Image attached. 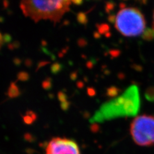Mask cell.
Listing matches in <instances>:
<instances>
[{
	"mask_svg": "<svg viewBox=\"0 0 154 154\" xmlns=\"http://www.w3.org/2000/svg\"><path fill=\"white\" fill-rule=\"evenodd\" d=\"M71 3V1H23L20 7L25 16L35 22L50 19L57 23L69 11Z\"/></svg>",
	"mask_w": 154,
	"mask_h": 154,
	"instance_id": "1",
	"label": "cell"
},
{
	"mask_svg": "<svg viewBox=\"0 0 154 154\" xmlns=\"http://www.w3.org/2000/svg\"><path fill=\"white\" fill-rule=\"evenodd\" d=\"M116 30L125 37H136L146 30L145 17L140 10L136 7H123L114 17Z\"/></svg>",
	"mask_w": 154,
	"mask_h": 154,
	"instance_id": "2",
	"label": "cell"
},
{
	"mask_svg": "<svg viewBox=\"0 0 154 154\" xmlns=\"http://www.w3.org/2000/svg\"><path fill=\"white\" fill-rule=\"evenodd\" d=\"M130 132L134 143L141 146L154 144V116L139 115L131 122Z\"/></svg>",
	"mask_w": 154,
	"mask_h": 154,
	"instance_id": "3",
	"label": "cell"
},
{
	"mask_svg": "<svg viewBox=\"0 0 154 154\" xmlns=\"http://www.w3.org/2000/svg\"><path fill=\"white\" fill-rule=\"evenodd\" d=\"M46 154H81L77 143L72 139L55 137L47 144Z\"/></svg>",
	"mask_w": 154,
	"mask_h": 154,
	"instance_id": "4",
	"label": "cell"
},
{
	"mask_svg": "<svg viewBox=\"0 0 154 154\" xmlns=\"http://www.w3.org/2000/svg\"><path fill=\"white\" fill-rule=\"evenodd\" d=\"M7 94L9 97L12 98H17L20 95V91H19L18 87L16 83L12 82L11 84L8 89Z\"/></svg>",
	"mask_w": 154,
	"mask_h": 154,
	"instance_id": "5",
	"label": "cell"
},
{
	"mask_svg": "<svg viewBox=\"0 0 154 154\" xmlns=\"http://www.w3.org/2000/svg\"><path fill=\"white\" fill-rule=\"evenodd\" d=\"M143 38L146 41H152L154 39V28L146 29L143 33Z\"/></svg>",
	"mask_w": 154,
	"mask_h": 154,
	"instance_id": "6",
	"label": "cell"
},
{
	"mask_svg": "<svg viewBox=\"0 0 154 154\" xmlns=\"http://www.w3.org/2000/svg\"><path fill=\"white\" fill-rule=\"evenodd\" d=\"M76 19L78 22L82 24V25H86L88 21V17H87L86 14H85L84 12H79L77 14Z\"/></svg>",
	"mask_w": 154,
	"mask_h": 154,
	"instance_id": "7",
	"label": "cell"
},
{
	"mask_svg": "<svg viewBox=\"0 0 154 154\" xmlns=\"http://www.w3.org/2000/svg\"><path fill=\"white\" fill-rule=\"evenodd\" d=\"M30 79V75L25 71H21L17 74V79L20 81L26 82Z\"/></svg>",
	"mask_w": 154,
	"mask_h": 154,
	"instance_id": "8",
	"label": "cell"
},
{
	"mask_svg": "<svg viewBox=\"0 0 154 154\" xmlns=\"http://www.w3.org/2000/svg\"><path fill=\"white\" fill-rule=\"evenodd\" d=\"M62 70V65L59 62H55L54 64H52L51 67V71L52 73L57 74Z\"/></svg>",
	"mask_w": 154,
	"mask_h": 154,
	"instance_id": "9",
	"label": "cell"
},
{
	"mask_svg": "<svg viewBox=\"0 0 154 154\" xmlns=\"http://www.w3.org/2000/svg\"><path fill=\"white\" fill-rule=\"evenodd\" d=\"M146 97L150 101H154V88H148L146 91Z\"/></svg>",
	"mask_w": 154,
	"mask_h": 154,
	"instance_id": "10",
	"label": "cell"
},
{
	"mask_svg": "<svg viewBox=\"0 0 154 154\" xmlns=\"http://www.w3.org/2000/svg\"><path fill=\"white\" fill-rule=\"evenodd\" d=\"M42 88L46 90H50V89H51L52 83H51V79L48 78L45 80L43 81V82L42 84Z\"/></svg>",
	"mask_w": 154,
	"mask_h": 154,
	"instance_id": "11",
	"label": "cell"
},
{
	"mask_svg": "<svg viewBox=\"0 0 154 154\" xmlns=\"http://www.w3.org/2000/svg\"><path fill=\"white\" fill-rule=\"evenodd\" d=\"M118 90L116 88H109L107 90V94L109 96H110V97H113L115 95L117 94Z\"/></svg>",
	"mask_w": 154,
	"mask_h": 154,
	"instance_id": "12",
	"label": "cell"
},
{
	"mask_svg": "<svg viewBox=\"0 0 154 154\" xmlns=\"http://www.w3.org/2000/svg\"><path fill=\"white\" fill-rule=\"evenodd\" d=\"M23 121L26 124L30 125V124L33 123V122H34V120L33 119V118L30 116H28V115L26 114V116H23Z\"/></svg>",
	"mask_w": 154,
	"mask_h": 154,
	"instance_id": "13",
	"label": "cell"
},
{
	"mask_svg": "<svg viewBox=\"0 0 154 154\" xmlns=\"http://www.w3.org/2000/svg\"><path fill=\"white\" fill-rule=\"evenodd\" d=\"M58 98H59L60 103L66 102L67 100V96L66 94L63 92H59L58 94Z\"/></svg>",
	"mask_w": 154,
	"mask_h": 154,
	"instance_id": "14",
	"label": "cell"
},
{
	"mask_svg": "<svg viewBox=\"0 0 154 154\" xmlns=\"http://www.w3.org/2000/svg\"><path fill=\"white\" fill-rule=\"evenodd\" d=\"M70 102L68 101H66V102L60 103V107L63 110H68L70 107Z\"/></svg>",
	"mask_w": 154,
	"mask_h": 154,
	"instance_id": "15",
	"label": "cell"
},
{
	"mask_svg": "<svg viewBox=\"0 0 154 154\" xmlns=\"http://www.w3.org/2000/svg\"><path fill=\"white\" fill-rule=\"evenodd\" d=\"M78 45L81 47H84L87 45V41L85 40L84 38H81L78 41Z\"/></svg>",
	"mask_w": 154,
	"mask_h": 154,
	"instance_id": "16",
	"label": "cell"
},
{
	"mask_svg": "<svg viewBox=\"0 0 154 154\" xmlns=\"http://www.w3.org/2000/svg\"><path fill=\"white\" fill-rule=\"evenodd\" d=\"M26 114L28 115V116H30L33 118V119L34 120V121H35L37 119V114L35 112H33V111H31V110H28V111H27L26 112Z\"/></svg>",
	"mask_w": 154,
	"mask_h": 154,
	"instance_id": "17",
	"label": "cell"
},
{
	"mask_svg": "<svg viewBox=\"0 0 154 154\" xmlns=\"http://www.w3.org/2000/svg\"><path fill=\"white\" fill-rule=\"evenodd\" d=\"M49 63H50V62H48V61H41V62H40L38 64V67H37V70H38V69H40L41 67H44L45 66L48 64Z\"/></svg>",
	"mask_w": 154,
	"mask_h": 154,
	"instance_id": "18",
	"label": "cell"
},
{
	"mask_svg": "<svg viewBox=\"0 0 154 154\" xmlns=\"http://www.w3.org/2000/svg\"><path fill=\"white\" fill-rule=\"evenodd\" d=\"M87 91H88V94L90 96H94V95L96 94V91H95V90H94L93 88H89L88 89V90H87Z\"/></svg>",
	"mask_w": 154,
	"mask_h": 154,
	"instance_id": "19",
	"label": "cell"
},
{
	"mask_svg": "<svg viewBox=\"0 0 154 154\" xmlns=\"http://www.w3.org/2000/svg\"><path fill=\"white\" fill-rule=\"evenodd\" d=\"M11 41V36L8 34H5L3 36V42H10Z\"/></svg>",
	"mask_w": 154,
	"mask_h": 154,
	"instance_id": "20",
	"label": "cell"
},
{
	"mask_svg": "<svg viewBox=\"0 0 154 154\" xmlns=\"http://www.w3.org/2000/svg\"><path fill=\"white\" fill-rule=\"evenodd\" d=\"M71 77V79L72 80H75L77 79V73L76 72H73V73H72L70 75Z\"/></svg>",
	"mask_w": 154,
	"mask_h": 154,
	"instance_id": "21",
	"label": "cell"
},
{
	"mask_svg": "<svg viewBox=\"0 0 154 154\" xmlns=\"http://www.w3.org/2000/svg\"><path fill=\"white\" fill-rule=\"evenodd\" d=\"M76 85H77V87H78L79 88H83L84 84V83L82 82L79 81V82H77Z\"/></svg>",
	"mask_w": 154,
	"mask_h": 154,
	"instance_id": "22",
	"label": "cell"
},
{
	"mask_svg": "<svg viewBox=\"0 0 154 154\" xmlns=\"http://www.w3.org/2000/svg\"><path fill=\"white\" fill-rule=\"evenodd\" d=\"M14 64H15L17 66H19V64H21V60L19 59H18V58H16V59H14Z\"/></svg>",
	"mask_w": 154,
	"mask_h": 154,
	"instance_id": "23",
	"label": "cell"
},
{
	"mask_svg": "<svg viewBox=\"0 0 154 154\" xmlns=\"http://www.w3.org/2000/svg\"><path fill=\"white\" fill-rule=\"evenodd\" d=\"M25 64H26L28 67L31 66V65H32V61H31V60L27 59V60L25 61Z\"/></svg>",
	"mask_w": 154,
	"mask_h": 154,
	"instance_id": "24",
	"label": "cell"
},
{
	"mask_svg": "<svg viewBox=\"0 0 154 154\" xmlns=\"http://www.w3.org/2000/svg\"><path fill=\"white\" fill-rule=\"evenodd\" d=\"M82 3L83 2L82 1H72V3L75 4L76 5H81Z\"/></svg>",
	"mask_w": 154,
	"mask_h": 154,
	"instance_id": "25",
	"label": "cell"
},
{
	"mask_svg": "<svg viewBox=\"0 0 154 154\" xmlns=\"http://www.w3.org/2000/svg\"><path fill=\"white\" fill-rule=\"evenodd\" d=\"M86 66H87V67H88V68H91V67H93V64L91 63V62H87Z\"/></svg>",
	"mask_w": 154,
	"mask_h": 154,
	"instance_id": "26",
	"label": "cell"
},
{
	"mask_svg": "<svg viewBox=\"0 0 154 154\" xmlns=\"http://www.w3.org/2000/svg\"><path fill=\"white\" fill-rule=\"evenodd\" d=\"M3 42V36L2 35V34L1 33H0V43H2Z\"/></svg>",
	"mask_w": 154,
	"mask_h": 154,
	"instance_id": "27",
	"label": "cell"
},
{
	"mask_svg": "<svg viewBox=\"0 0 154 154\" xmlns=\"http://www.w3.org/2000/svg\"><path fill=\"white\" fill-rule=\"evenodd\" d=\"M3 4H4V7H5V8H7L8 7V2H7V1L6 2H4Z\"/></svg>",
	"mask_w": 154,
	"mask_h": 154,
	"instance_id": "28",
	"label": "cell"
},
{
	"mask_svg": "<svg viewBox=\"0 0 154 154\" xmlns=\"http://www.w3.org/2000/svg\"><path fill=\"white\" fill-rule=\"evenodd\" d=\"M153 23H154V12H153ZM153 28H154V26H153Z\"/></svg>",
	"mask_w": 154,
	"mask_h": 154,
	"instance_id": "29",
	"label": "cell"
},
{
	"mask_svg": "<svg viewBox=\"0 0 154 154\" xmlns=\"http://www.w3.org/2000/svg\"><path fill=\"white\" fill-rule=\"evenodd\" d=\"M1 45H2V44H1V43H0V46H1Z\"/></svg>",
	"mask_w": 154,
	"mask_h": 154,
	"instance_id": "30",
	"label": "cell"
}]
</instances>
